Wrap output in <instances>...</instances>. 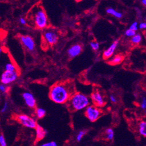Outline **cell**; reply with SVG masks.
Masks as SVG:
<instances>
[{"mask_svg": "<svg viewBox=\"0 0 146 146\" xmlns=\"http://www.w3.org/2000/svg\"><path fill=\"white\" fill-rule=\"evenodd\" d=\"M124 60V57L122 55H116L109 60L108 63L111 65H116L122 63Z\"/></svg>", "mask_w": 146, "mask_h": 146, "instance_id": "5bb4252c", "label": "cell"}, {"mask_svg": "<svg viewBox=\"0 0 146 146\" xmlns=\"http://www.w3.org/2000/svg\"><path fill=\"white\" fill-rule=\"evenodd\" d=\"M91 99L94 106L98 107H104L106 104V100L104 97L102 93L96 90L91 95Z\"/></svg>", "mask_w": 146, "mask_h": 146, "instance_id": "9c48e42d", "label": "cell"}, {"mask_svg": "<svg viewBox=\"0 0 146 146\" xmlns=\"http://www.w3.org/2000/svg\"><path fill=\"white\" fill-rule=\"evenodd\" d=\"M33 13L36 27L40 29L46 28L48 25V21L47 14L43 8L41 7H36Z\"/></svg>", "mask_w": 146, "mask_h": 146, "instance_id": "3957f363", "label": "cell"}, {"mask_svg": "<svg viewBox=\"0 0 146 146\" xmlns=\"http://www.w3.org/2000/svg\"><path fill=\"white\" fill-rule=\"evenodd\" d=\"M42 146H56L57 144L55 141H50L41 144Z\"/></svg>", "mask_w": 146, "mask_h": 146, "instance_id": "f1b7e54d", "label": "cell"}, {"mask_svg": "<svg viewBox=\"0 0 146 146\" xmlns=\"http://www.w3.org/2000/svg\"><path fill=\"white\" fill-rule=\"evenodd\" d=\"M139 27L141 30H144L146 28V23L145 22H141L139 24Z\"/></svg>", "mask_w": 146, "mask_h": 146, "instance_id": "f546056e", "label": "cell"}, {"mask_svg": "<svg viewBox=\"0 0 146 146\" xmlns=\"http://www.w3.org/2000/svg\"><path fill=\"white\" fill-rule=\"evenodd\" d=\"M90 46L91 48L94 51H97L99 49V47H100L99 43L96 42V41H92V42H90Z\"/></svg>", "mask_w": 146, "mask_h": 146, "instance_id": "44dd1931", "label": "cell"}, {"mask_svg": "<svg viewBox=\"0 0 146 146\" xmlns=\"http://www.w3.org/2000/svg\"><path fill=\"white\" fill-rule=\"evenodd\" d=\"M140 107L143 110H145L146 109V98L145 97H143L141 99L140 103Z\"/></svg>", "mask_w": 146, "mask_h": 146, "instance_id": "d4e9b609", "label": "cell"}, {"mask_svg": "<svg viewBox=\"0 0 146 146\" xmlns=\"http://www.w3.org/2000/svg\"><path fill=\"white\" fill-rule=\"evenodd\" d=\"M118 44H119V41L115 40L111 44V46L107 50H106L104 51L103 56V58H104V60H108L109 58L112 56Z\"/></svg>", "mask_w": 146, "mask_h": 146, "instance_id": "8fae6325", "label": "cell"}, {"mask_svg": "<svg viewBox=\"0 0 146 146\" xmlns=\"http://www.w3.org/2000/svg\"><path fill=\"white\" fill-rule=\"evenodd\" d=\"M141 41L142 37L141 35H140L139 33H136L132 37V38H131V42H132L133 44H139L141 42Z\"/></svg>", "mask_w": 146, "mask_h": 146, "instance_id": "ac0fdd59", "label": "cell"}, {"mask_svg": "<svg viewBox=\"0 0 146 146\" xmlns=\"http://www.w3.org/2000/svg\"><path fill=\"white\" fill-rule=\"evenodd\" d=\"M136 32L132 30V29H127V30L125 32V35L127 36V37H132V36H133L135 34H136Z\"/></svg>", "mask_w": 146, "mask_h": 146, "instance_id": "603a6c76", "label": "cell"}, {"mask_svg": "<svg viewBox=\"0 0 146 146\" xmlns=\"http://www.w3.org/2000/svg\"><path fill=\"white\" fill-rule=\"evenodd\" d=\"M19 74L17 70L15 71H8L5 70L0 78L1 83L6 85H8L14 82H15L18 78Z\"/></svg>", "mask_w": 146, "mask_h": 146, "instance_id": "8992f818", "label": "cell"}, {"mask_svg": "<svg viewBox=\"0 0 146 146\" xmlns=\"http://www.w3.org/2000/svg\"><path fill=\"white\" fill-rule=\"evenodd\" d=\"M76 1L77 2H80V1H82V0H76Z\"/></svg>", "mask_w": 146, "mask_h": 146, "instance_id": "e575fe53", "label": "cell"}, {"mask_svg": "<svg viewBox=\"0 0 146 146\" xmlns=\"http://www.w3.org/2000/svg\"><path fill=\"white\" fill-rule=\"evenodd\" d=\"M139 132L141 136L146 137V122L145 121H141L139 125Z\"/></svg>", "mask_w": 146, "mask_h": 146, "instance_id": "2e32d148", "label": "cell"}, {"mask_svg": "<svg viewBox=\"0 0 146 146\" xmlns=\"http://www.w3.org/2000/svg\"><path fill=\"white\" fill-rule=\"evenodd\" d=\"M0 145L1 146H6L7 145V142L5 140V139L3 135H0Z\"/></svg>", "mask_w": 146, "mask_h": 146, "instance_id": "4316f807", "label": "cell"}, {"mask_svg": "<svg viewBox=\"0 0 146 146\" xmlns=\"http://www.w3.org/2000/svg\"><path fill=\"white\" fill-rule=\"evenodd\" d=\"M110 100H111V101L113 103H116V102H117V98H116V97L113 95H111L110 96Z\"/></svg>", "mask_w": 146, "mask_h": 146, "instance_id": "4dcf8cb0", "label": "cell"}, {"mask_svg": "<svg viewBox=\"0 0 146 146\" xmlns=\"http://www.w3.org/2000/svg\"><path fill=\"white\" fill-rule=\"evenodd\" d=\"M138 22H134L132 25H130V29H132V30L136 32L138 30Z\"/></svg>", "mask_w": 146, "mask_h": 146, "instance_id": "484cf974", "label": "cell"}, {"mask_svg": "<svg viewBox=\"0 0 146 146\" xmlns=\"http://www.w3.org/2000/svg\"><path fill=\"white\" fill-rule=\"evenodd\" d=\"M36 129V137L37 141L42 140L47 135V130L42 126L37 125L35 128Z\"/></svg>", "mask_w": 146, "mask_h": 146, "instance_id": "4fadbf2b", "label": "cell"}, {"mask_svg": "<svg viewBox=\"0 0 146 146\" xmlns=\"http://www.w3.org/2000/svg\"><path fill=\"white\" fill-rule=\"evenodd\" d=\"M20 41L24 47L29 51L32 52L35 49V42L34 39L30 36L22 35L19 37Z\"/></svg>", "mask_w": 146, "mask_h": 146, "instance_id": "52a82bcc", "label": "cell"}, {"mask_svg": "<svg viewBox=\"0 0 146 146\" xmlns=\"http://www.w3.org/2000/svg\"><path fill=\"white\" fill-rule=\"evenodd\" d=\"M74 93L75 87L74 83L70 82L59 83L51 87L49 97L54 103L63 104L66 103Z\"/></svg>", "mask_w": 146, "mask_h": 146, "instance_id": "6da1fadb", "label": "cell"}, {"mask_svg": "<svg viewBox=\"0 0 146 146\" xmlns=\"http://www.w3.org/2000/svg\"><path fill=\"white\" fill-rule=\"evenodd\" d=\"M67 103H69V107L70 110L78 111L83 110L89 106L90 100L86 95L80 93H76L70 97Z\"/></svg>", "mask_w": 146, "mask_h": 146, "instance_id": "7a4b0ae2", "label": "cell"}, {"mask_svg": "<svg viewBox=\"0 0 146 146\" xmlns=\"http://www.w3.org/2000/svg\"><path fill=\"white\" fill-rule=\"evenodd\" d=\"M8 87L7 85L4 84H0V92H1L2 93H5L8 92Z\"/></svg>", "mask_w": 146, "mask_h": 146, "instance_id": "cb8c5ba5", "label": "cell"}, {"mask_svg": "<svg viewBox=\"0 0 146 146\" xmlns=\"http://www.w3.org/2000/svg\"><path fill=\"white\" fill-rule=\"evenodd\" d=\"M85 109L86 116L92 122L97 121L102 114V111L100 109V107H98L94 105H89Z\"/></svg>", "mask_w": 146, "mask_h": 146, "instance_id": "277c9868", "label": "cell"}, {"mask_svg": "<svg viewBox=\"0 0 146 146\" xmlns=\"http://www.w3.org/2000/svg\"><path fill=\"white\" fill-rule=\"evenodd\" d=\"M19 22H20V23H21L22 25H26L27 24V22H26V19H24L23 18H20Z\"/></svg>", "mask_w": 146, "mask_h": 146, "instance_id": "1f68e13d", "label": "cell"}, {"mask_svg": "<svg viewBox=\"0 0 146 146\" xmlns=\"http://www.w3.org/2000/svg\"><path fill=\"white\" fill-rule=\"evenodd\" d=\"M22 97L27 107L31 108H34L36 107V100L33 94L28 92H25L22 94Z\"/></svg>", "mask_w": 146, "mask_h": 146, "instance_id": "30bf717a", "label": "cell"}, {"mask_svg": "<svg viewBox=\"0 0 146 146\" xmlns=\"http://www.w3.org/2000/svg\"><path fill=\"white\" fill-rule=\"evenodd\" d=\"M8 107H9V105H8V102L5 101L4 104V105H3V107H2V108H1V113L5 112L8 110Z\"/></svg>", "mask_w": 146, "mask_h": 146, "instance_id": "83f0119b", "label": "cell"}, {"mask_svg": "<svg viewBox=\"0 0 146 146\" xmlns=\"http://www.w3.org/2000/svg\"><path fill=\"white\" fill-rule=\"evenodd\" d=\"M46 114V110L42 108H37L36 110V115L37 118L41 119L44 117Z\"/></svg>", "mask_w": 146, "mask_h": 146, "instance_id": "e0dca14e", "label": "cell"}, {"mask_svg": "<svg viewBox=\"0 0 146 146\" xmlns=\"http://www.w3.org/2000/svg\"><path fill=\"white\" fill-rule=\"evenodd\" d=\"M141 2L143 5H144V6L146 5V0H141Z\"/></svg>", "mask_w": 146, "mask_h": 146, "instance_id": "d6a6232c", "label": "cell"}, {"mask_svg": "<svg viewBox=\"0 0 146 146\" xmlns=\"http://www.w3.org/2000/svg\"><path fill=\"white\" fill-rule=\"evenodd\" d=\"M2 48H0V56H1V54H2Z\"/></svg>", "mask_w": 146, "mask_h": 146, "instance_id": "836d02e7", "label": "cell"}, {"mask_svg": "<svg viewBox=\"0 0 146 146\" xmlns=\"http://www.w3.org/2000/svg\"><path fill=\"white\" fill-rule=\"evenodd\" d=\"M43 37L46 42L51 46L55 44L58 40V35L56 32L52 29H48L44 33Z\"/></svg>", "mask_w": 146, "mask_h": 146, "instance_id": "ba28073f", "label": "cell"}, {"mask_svg": "<svg viewBox=\"0 0 146 146\" xmlns=\"http://www.w3.org/2000/svg\"><path fill=\"white\" fill-rule=\"evenodd\" d=\"M86 132H85V131H84V130L80 131V132L78 133V135L76 136V137L77 141H78V142L82 140V139L84 137V136L86 135Z\"/></svg>", "mask_w": 146, "mask_h": 146, "instance_id": "7402d4cb", "label": "cell"}, {"mask_svg": "<svg viewBox=\"0 0 146 146\" xmlns=\"http://www.w3.org/2000/svg\"><path fill=\"white\" fill-rule=\"evenodd\" d=\"M5 70L8 71H15L17 70V66L12 62H8L5 65Z\"/></svg>", "mask_w": 146, "mask_h": 146, "instance_id": "ffe728a7", "label": "cell"}, {"mask_svg": "<svg viewBox=\"0 0 146 146\" xmlns=\"http://www.w3.org/2000/svg\"><path fill=\"white\" fill-rule=\"evenodd\" d=\"M82 52V47L80 44H76L73 45L68 50V56L70 58H74L79 56Z\"/></svg>", "mask_w": 146, "mask_h": 146, "instance_id": "7c38bea8", "label": "cell"}, {"mask_svg": "<svg viewBox=\"0 0 146 146\" xmlns=\"http://www.w3.org/2000/svg\"><path fill=\"white\" fill-rule=\"evenodd\" d=\"M106 12L110 15H112L116 18H119V19L122 18L123 17V14L121 12L116 11L112 8H109L107 9Z\"/></svg>", "mask_w": 146, "mask_h": 146, "instance_id": "9a60e30c", "label": "cell"}, {"mask_svg": "<svg viewBox=\"0 0 146 146\" xmlns=\"http://www.w3.org/2000/svg\"><path fill=\"white\" fill-rule=\"evenodd\" d=\"M16 119L22 125L29 129H35L37 125V121L34 118L25 114L18 115Z\"/></svg>", "mask_w": 146, "mask_h": 146, "instance_id": "5b68a950", "label": "cell"}, {"mask_svg": "<svg viewBox=\"0 0 146 146\" xmlns=\"http://www.w3.org/2000/svg\"><path fill=\"white\" fill-rule=\"evenodd\" d=\"M106 139L108 141H112L114 137V132L112 129L108 128L106 130Z\"/></svg>", "mask_w": 146, "mask_h": 146, "instance_id": "d6986e66", "label": "cell"}]
</instances>
